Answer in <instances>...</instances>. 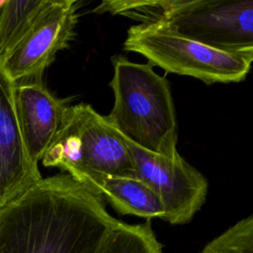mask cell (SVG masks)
Segmentation results:
<instances>
[{"mask_svg":"<svg viewBox=\"0 0 253 253\" xmlns=\"http://www.w3.org/2000/svg\"><path fill=\"white\" fill-rule=\"evenodd\" d=\"M117 222L70 175L42 178L0 207V253H97Z\"/></svg>","mask_w":253,"mask_h":253,"instance_id":"6da1fadb","label":"cell"},{"mask_svg":"<svg viewBox=\"0 0 253 253\" xmlns=\"http://www.w3.org/2000/svg\"><path fill=\"white\" fill-rule=\"evenodd\" d=\"M110 86L114 106L105 117L125 138L149 152L172 157L177 151V120L170 84L149 63L113 58Z\"/></svg>","mask_w":253,"mask_h":253,"instance_id":"7a4b0ae2","label":"cell"},{"mask_svg":"<svg viewBox=\"0 0 253 253\" xmlns=\"http://www.w3.org/2000/svg\"><path fill=\"white\" fill-rule=\"evenodd\" d=\"M84 187L101 176L137 178L126 138L88 104L68 107L65 123L42 158Z\"/></svg>","mask_w":253,"mask_h":253,"instance_id":"3957f363","label":"cell"},{"mask_svg":"<svg viewBox=\"0 0 253 253\" xmlns=\"http://www.w3.org/2000/svg\"><path fill=\"white\" fill-rule=\"evenodd\" d=\"M124 48L143 55L152 66L192 76L206 84L240 82L253 61V53L219 50L181 37L159 23L130 27Z\"/></svg>","mask_w":253,"mask_h":253,"instance_id":"277c9868","label":"cell"},{"mask_svg":"<svg viewBox=\"0 0 253 253\" xmlns=\"http://www.w3.org/2000/svg\"><path fill=\"white\" fill-rule=\"evenodd\" d=\"M157 23L219 50L253 53L252 0H174Z\"/></svg>","mask_w":253,"mask_h":253,"instance_id":"5b68a950","label":"cell"},{"mask_svg":"<svg viewBox=\"0 0 253 253\" xmlns=\"http://www.w3.org/2000/svg\"><path fill=\"white\" fill-rule=\"evenodd\" d=\"M126 143L137 179L148 185L162 204L163 220L171 224L189 222L206 201L209 185L205 176L179 153L166 157L144 150L126 138Z\"/></svg>","mask_w":253,"mask_h":253,"instance_id":"8992f818","label":"cell"},{"mask_svg":"<svg viewBox=\"0 0 253 253\" xmlns=\"http://www.w3.org/2000/svg\"><path fill=\"white\" fill-rule=\"evenodd\" d=\"M78 6L75 0H49L20 42L0 58L14 82L42 78L57 52L74 37Z\"/></svg>","mask_w":253,"mask_h":253,"instance_id":"52a82bcc","label":"cell"},{"mask_svg":"<svg viewBox=\"0 0 253 253\" xmlns=\"http://www.w3.org/2000/svg\"><path fill=\"white\" fill-rule=\"evenodd\" d=\"M14 99L27 154L39 167L65 123L68 106L46 88L42 78L15 82Z\"/></svg>","mask_w":253,"mask_h":253,"instance_id":"ba28073f","label":"cell"},{"mask_svg":"<svg viewBox=\"0 0 253 253\" xmlns=\"http://www.w3.org/2000/svg\"><path fill=\"white\" fill-rule=\"evenodd\" d=\"M15 82L0 61V207L42 177L26 151L14 99Z\"/></svg>","mask_w":253,"mask_h":253,"instance_id":"9c48e42d","label":"cell"},{"mask_svg":"<svg viewBox=\"0 0 253 253\" xmlns=\"http://www.w3.org/2000/svg\"><path fill=\"white\" fill-rule=\"evenodd\" d=\"M92 193L105 197L122 214H131L150 220L164 218V210L158 196L137 178L101 176L85 187Z\"/></svg>","mask_w":253,"mask_h":253,"instance_id":"30bf717a","label":"cell"},{"mask_svg":"<svg viewBox=\"0 0 253 253\" xmlns=\"http://www.w3.org/2000/svg\"><path fill=\"white\" fill-rule=\"evenodd\" d=\"M49 0H5L0 7V58L29 31Z\"/></svg>","mask_w":253,"mask_h":253,"instance_id":"8fae6325","label":"cell"},{"mask_svg":"<svg viewBox=\"0 0 253 253\" xmlns=\"http://www.w3.org/2000/svg\"><path fill=\"white\" fill-rule=\"evenodd\" d=\"M97 253H162L149 220L128 224L118 220L102 241Z\"/></svg>","mask_w":253,"mask_h":253,"instance_id":"7c38bea8","label":"cell"},{"mask_svg":"<svg viewBox=\"0 0 253 253\" xmlns=\"http://www.w3.org/2000/svg\"><path fill=\"white\" fill-rule=\"evenodd\" d=\"M174 0L158 1H103L94 12L98 14L111 13L112 15H123L141 24L157 23L163 14L172 6Z\"/></svg>","mask_w":253,"mask_h":253,"instance_id":"4fadbf2b","label":"cell"},{"mask_svg":"<svg viewBox=\"0 0 253 253\" xmlns=\"http://www.w3.org/2000/svg\"><path fill=\"white\" fill-rule=\"evenodd\" d=\"M202 253H253V216L240 219L210 241Z\"/></svg>","mask_w":253,"mask_h":253,"instance_id":"5bb4252c","label":"cell"}]
</instances>
